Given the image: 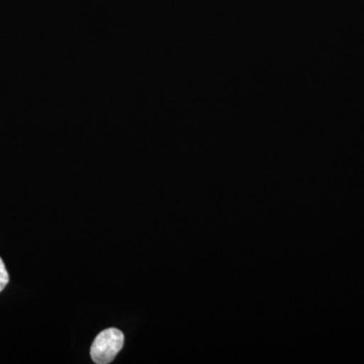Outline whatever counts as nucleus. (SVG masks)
I'll return each mask as SVG.
<instances>
[{
  "label": "nucleus",
  "mask_w": 364,
  "mask_h": 364,
  "mask_svg": "<svg viewBox=\"0 0 364 364\" xmlns=\"http://www.w3.org/2000/svg\"><path fill=\"white\" fill-rule=\"evenodd\" d=\"M124 342L123 332L116 328L105 330L93 341L90 348L91 358L97 364L111 363L123 348Z\"/></svg>",
  "instance_id": "nucleus-1"
},
{
  "label": "nucleus",
  "mask_w": 364,
  "mask_h": 364,
  "mask_svg": "<svg viewBox=\"0 0 364 364\" xmlns=\"http://www.w3.org/2000/svg\"><path fill=\"white\" fill-rule=\"evenodd\" d=\"M9 282V273L4 265V261L0 258V293L4 291V287L7 286Z\"/></svg>",
  "instance_id": "nucleus-2"
}]
</instances>
